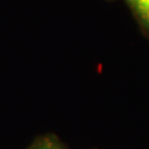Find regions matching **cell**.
I'll return each mask as SVG.
<instances>
[{
    "instance_id": "6da1fadb",
    "label": "cell",
    "mask_w": 149,
    "mask_h": 149,
    "mask_svg": "<svg viewBox=\"0 0 149 149\" xmlns=\"http://www.w3.org/2000/svg\"><path fill=\"white\" fill-rule=\"evenodd\" d=\"M143 24L149 27V0H127Z\"/></svg>"
},
{
    "instance_id": "7a4b0ae2",
    "label": "cell",
    "mask_w": 149,
    "mask_h": 149,
    "mask_svg": "<svg viewBox=\"0 0 149 149\" xmlns=\"http://www.w3.org/2000/svg\"><path fill=\"white\" fill-rule=\"evenodd\" d=\"M32 149H62V147L56 141H54V139L46 138V139L40 141Z\"/></svg>"
}]
</instances>
